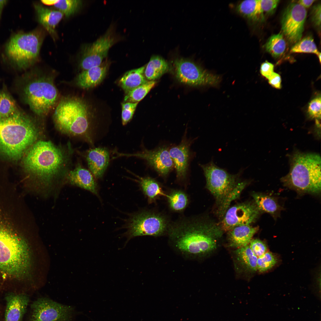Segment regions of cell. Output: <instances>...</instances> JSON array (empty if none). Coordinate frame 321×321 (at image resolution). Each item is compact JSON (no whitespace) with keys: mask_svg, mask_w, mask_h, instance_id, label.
Here are the masks:
<instances>
[{"mask_svg":"<svg viewBox=\"0 0 321 321\" xmlns=\"http://www.w3.org/2000/svg\"><path fill=\"white\" fill-rule=\"evenodd\" d=\"M223 232L219 224L207 218L182 217L171 222L168 233L180 251L196 255L214 250Z\"/></svg>","mask_w":321,"mask_h":321,"instance_id":"cell-1","label":"cell"},{"mask_svg":"<svg viewBox=\"0 0 321 321\" xmlns=\"http://www.w3.org/2000/svg\"><path fill=\"white\" fill-rule=\"evenodd\" d=\"M68 159L61 148L50 141L40 140L28 151L23 165L38 190H48L59 180L66 178Z\"/></svg>","mask_w":321,"mask_h":321,"instance_id":"cell-2","label":"cell"},{"mask_svg":"<svg viewBox=\"0 0 321 321\" xmlns=\"http://www.w3.org/2000/svg\"><path fill=\"white\" fill-rule=\"evenodd\" d=\"M89 104L76 96L63 98L57 105L53 119L62 133L80 137L93 146L95 134V117Z\"/></svg>","mask_w":321,"mask_h":321,"instance_id":"cell-3","label":"cell"},{"mask_svg":"<svg viewBox=\"0 0 321 321\" xmlns=\"http://www.w3.org/2000/svg\"><path fill=\"white\" fill-rule=\"evenodd\" d=\"M39 131L31 117L19 109L0 117V151L11 158L20 157L35 142Z\"/></svg>","mask_w":321,"mask_h":321,"instance_id":"cell-4","label":"cell"},{"mask_svg":"<svg viewBox=\"0 0 321 321\" xmlns=\"http://www.w3.org/2000/svg\"><path fill=\"white\" fill-rule=\"evenodd\" d=\"M8 221L0 217V271L22 278L29 273L30 269L29 248Z\"/></svg>","mask_w":321,"mask_h":321,"instance_id":"cell-5","label":"cell"},{"mask_svg":"<svg viewBox=\"0 0 321 321\" xmlns=\"http://www.w3.org/2000/svg\"><path fill=\"white\" fill-rule=\"evenodd\" d=\"M321 162L318 154L297 152L292 157L289 173L281 181L298 193L318 194L321 190Z\"/></svg>","mask_w":321,"mask_h":321,"instance_id":"cell-6","label":"cell"},{"mask_svg":"<svg viewBox=\"0 0 321 321\" xmlns=\"http://www.w3.org/2000/svg\"><path fill=\"white\" fill-rule=\"evenodd\" d=\"M200 165L205 178L206 188L215 198L218 207V213L223 217L231 202L240 195L247 182L239 181L242 171L237 174H230L212 160Z\"/></svg>","mask_w":321,"mask_h":321,"instance_id":"cell-7","label":"cell"},{"mask_svg":"<svg viewBox=\"0 0 321 321\" xmlns=\"http://www.w3.org/2000/svg\"><path fill=\"white\" fill-rule=\"evenodd\" d=\"M35 74L24 87V99L34 113L44 117L57 104L58 91L52 76L40 72Z\"/></svg>","mask_w":321,"mask_h":321,"instance_id":"cell-8","label":"cell"},{"mask_svg":"<svg viewBox=\"0 0 321 321\" xmlns=\"http://www.w3.org/2000/svg\"><path fill=\"white\" fill-rule=\"evenodd\" d=\"M43 39L40 32L36 30L15 34L6 43L4 54L14 65L27 68L38 60Z\"/></svg>","mask_w":321,"mask_h":321,"instance_id":"cell-9","label":"cell"},{"mask_svg":"<svg viewBox=\"0 0 321 321\" xmlns=\"http://www.w3.org/2000/svg\"><path fill=\"white\" fill-rule=\"evenodd\" d=\"M171 221L168 217L153 210H144L134 214L127 221L124 235L128 241L135 237L158 236L168 233Z\"/></svg>","mask_w":321,"mask_h":321,"instance_id":"cell-10","label":"cell"},{"mask_svg":"<svg viewBox=\"0 0 321 321\" xmlns=\"http://www.w3.org/2000/svg\"><path fill=\"white\" fill-rule=\"evenodd\" d=\"M174 74L180 82L194 86H216L220 77L204 70L190 60L182 58L174 61Z\"/></svg>","mask_w":321,"mask_h":321,"instance_id":"cell-11","label":"cell"},{"mask_svg":"<svg viewBox=\"0 0 321 321\" xmlns=\"http://www.w3.org/2000/svg\"><path fill=\"white\" fill-rule=\"evenodd\" d=\"M119 40L114 26L111 25L95 42L85 45L79 66L82 71L100 65L107 57L110 48Z\"/></svg>","mask_w":321,"mask_h":321,"instance_id":"cell-12","label":"cell"},{"mask_svg":"<svg viewBox=\"0 0 321 321\" xmlns=\"http://www.w3.org/2000/svg\"><path fill=\"white\" fill-rule=\"evenodd\" d=\"M30 308L28 321H67L72 313L70 307L45 298L34 301Z\"/></svg>","mask_w":321,"mask_h":321,"instance_id":"cell-13","label":"cell"},{"mask_svg":"<svg viewBox=\"0 0 321 321\" xmlns=\"http://www.w3.org/2000/svg\"><path fill=\"white\" fill-rule=\"evenodd\" d=\"M306 16V9L298 3L290 4L284 11L281 29L290 43L295 44L301 39Z\"/></svg>","mask_w":321,"mask_h":321,"instance_id":"cell-14","label":"cell"},{"mask_svg":"<svg viewBox=\"0 0 321 321\" xmlns=\"http://www.w3.org/2000/svg\"><path fill=\"white\" fill-rule=\"evenodd\" d=\"M260 213L254 202L238 204L228 209L220 225L223 232H228L236 226L250 225L255 221Z\"/></svg>","mask_w":321,"mask_h":321,"instance_id":"cell-15","label":"cell"},{"mask_svg":"<svg viewBox=\"0 0 321 321\" xmlns=\"http://www.w3.org/2000/svg\"><path fill=\"white\" fill-rule=\"evenodd\" d=\"M118 157H135L145 160L147 164L163 177H166L172 169L174 164L170 156L168 148L163 146L155 149H144L142 151L134 153L127 154L115 152Z\"/></svg>","mask_w":321,"mask_h":321,"instance_id":"cell-16","label":"cell"},{"mask_svg":"<svg viewBox=\"0 0 321 321\" xmlns=\"http://www.w3.org/2000/svg\"><path fill=\"white\" fill-rule=\"evenodd\" d=\"M3 321H23L29 302L26 293L10 292L6 293Z\"/></svg>","mask_w":321,"mask_h":321,"instance_id":"cell-17","label":"cell"},{"mask_svg":"<svg viewBox=\"0 0 321 321\" xmlns=\"http://www.w3.org/2000/svg\"><path fill=\"white\" fill-rule=\"evenodd\" d=\"M185 135L181 142L169 150L176 171L177 180L183 182L186 179L191 157L190 147L193 141Z\"/></svg>","mask_w":321,"mask_h":321,"instance_id":"cell-18","label":"cell"},{"mask_svg":"<svg viewBox=\"0 0 321 321\" xmlns=\"http://www.w3.org/2000/svg\"><path fill=\"white\" fill-rule=\"evenodd\" d=\"M107 60L99 66L81 71L75 78L76 85L84 89L93 88L100 84L105 77L109 66Z\"/></svg>","mask_w":321,"mask_h":321,"instance_id":"cell-19","label":"cell"},{"mask_svg":"<svg viewBox=\"0 0 321 321\" xmlns=\"http://www.w3.org/2000/svg\"><path fill=\"white\" fill-rule=\"evenodd\" d=\"M86 158L88 167L94 177L98 179L102 178L109 164L108 151L102 147L91 149L86 152Z\"/></svg>","mask_w":321,"mask_h":321,"instance_id":"cell-20","label":"cell"},{"mask_svg":"<svg viewBox=\"0 0 321 321\" xmlns=\"http://www.w3.org/2000/svg\"><path fill=\"white\" fill-rule=\"evenodd\" d=\"M66 178L69 183L87 190L98 196L97 183L90 171L80 165L68 172Z\"/></svg>","mask_w":321,"mask_h":321,"instance_id":"cell-21","label":"cell"},{"mask_svg":"<svg viewBox=\"0 0 321 321\" xmlns=\"http://www.w3.org/2000/svg\"><path fill=\"white\" fill-rule=\"evenodd\" d=\"M258 230V227H253L250 225L234 227L228 232L229 246L238 249L249 245Z\"/></svg>","mask_w":321,"mask_h":321,"instance_id":"cell-22","label":"cell"},{"mask_svg":"<svg viewBox=\"0 0 321 321\" xmlns=\"http://www.w3.org/2000/svg\"><path fill=\"white\" fill-rule=\"evenodd\" d=\"M34 7L39 22L51 34H54L56 26L62 18L63 14L59 10H51L38 4H34Z\"/></svg>","mask_w":321,"mask_h":321,"instance_id":"cell-23","label":"cell"},{"mask_svg":"<svg viewBox=\"0 0 321 321\" xmlns=\"http://www.w3.org/2000/svg\"><path fill=\"white\" fill-rule=\"evenodd\" d=\"M135 176L137 179L135 180L139 183L149 203H155L162 196L166 197L167 194L164 192L160 183L155 179L150 177Z\"/></svg>","mask_w":321,"mask_h":321,"instance_id":"cell-24","label":"cell"},{"mask_svg":"<svg viewBox=\"0 0 321 321\" xmlns=\"http://www.w3.org/2000/svg\"><path fill=\"white\" fill-rule=\"evenodd\" d=\"M146 66L126 72L120 79L119 84L126 94L148 81L144 75Z\"/></svg>","mask_w":321,"mask_h":321,"instance_id":"cell-25","label":"cell"},{"mask_svg":"<svg viewBox=\"0 0 321 321\" xmlns=\"http://www.w3.org/2000/svg\"><path fill=\"white\" fill-rule=\"evenodd\" d=\"M168 62L162 57L153 55L146 66L144 75L148 81H155L159 78L169 70Z\"/></svg>","mask_w":321,"mask_h":321,"instance_id":"cell-26","label":"cell"},{"mask_svg":"<svg viewBox=\"0 0 321 321\" xmlns=\"http://www.w3.org/2000/svg\"><path fill=\"white\" fill-rule=\"evenodd\" d=\"M252 196L254 203L260 212L269 213L276 217L282 209L277 200L272 196L258 193H253Z\"/></svg>","mask_w":321,"mask_h":321,"instance_id":"cell-27","label":"cell"},{"mask_svg":"<svg viewBox=\"0 0 321 321\" xmlns=\"http://www.w3.org/2000/svg\"><path fill=\"white\" fill-rule=\"evenodd\" d=\"M236 10L240 15L250 20L258 21L264 19L260 0L243 1L237 6Z\"/></svg>","mask_w":321,"mask_h":321,"instance_id":"cell-28","label":"cell"},{"mask_svg":"<svg viewBox=\"0 0 321 321\" xmlns=\"http://www.w3.org/2000/svg\"><path fill=\"white\" fill-rule=\"evenodd\" d=\"M167 194L169 207L172 211L181 213L188 207L189 202V198L183 191L173 189Z\"/></svg>","mask_w":321,"mask_h":321,"instance_id":"cell-29","label":"cell"},{"mask_svg":"<svg viewBox=\"0 0 321 321\" xmlns=\"http://www.w3.org/2000/svg\"><path fill=\"white\" fill-rule=\"evenodd\" d=\"M235 254L238 261L246 269L251 271L257 270L258 257L253 253L249 245L237 249Z\"/></svg>","mask_w":321,"mask_h":321,"instance_id":"cell-30","label":"cell"},{"mask_svg":"<svg viewBox=\"0 0 321 321\" xmlns=\"http://www.w3.org/2000/svg\"><path fill=\"white\" fill-rule=\"evenodd\" d=\"M286 46L285 40L280 33L271 36L265 45L266 51L275 58L280 57L284 54Z\"/></svg>","mask_w":321,"mask_h":321,"instance_id":"cell-31","label":"cell"},{"mask_svg":"<svg viewBox=\"0 0 321 321\" xmlns=\"http://www.w3.org/2000/svg\"><path fill=\"white\" fill-rule=\"evenodd\" d=\"M155 81H148L126 94L124 99L125 102L139 103L141 100L155 86Z\"/></svg>","mask_w":321,"mask_h":321,"instance_id":"cell-32","label":"cell"},{"mask_svg":"<svg viewBox=\"0 0 321 321\" xmlns=\"http://www.w3.org/2000/svg\"><path fill=\"white\" fill-rule=\"evenodd\" d=\"M18 109L15 100L7 91L0 92V117L9 116Z\"/></svg>","mask_w":321,"mask_h":321,"instance_id":"cell-33","label":"cell"},{"mask_svg":"<svg viewBox=\"0 0 321 321\" xmlns=\"http://www.w3.org/2000/svg\"><path fill=\"white\" fill-rule=\"evenodd\" d=\"M290 52L313 53L317 56L320 53L311 36H306L295 44L291 48Z\"/></svg>","mask_w":321,"mask_h":321,"instance_id":"cell-34","label":"cell"},{"mask_svg":"<svg viewBox=\"0 0 321 321\" xmlns=\"http://www.w3.org/2000/svg\"><path fill=\"white\" fill-rule=\"evenodd\" d=\"M82 4V1L80 0H58L54 6L66 17H69L78 10Z\"/></svg>","mask_w":321,"mask_h":321,"instance_id":"cell-35","label":"cell"},{"mask_svg":"<svg viewBox=\"0 0 321 321\" xmlns=\"http://www.w3.org/2000/svg\"><path fill=\"white\" fill-rule=\"evenodd\" d=\"M277 262V259L275 255L270 252H267L258 257L257 270L261 272L266 271L273 267Z\"/></svg>","mask_w":321,"mask_h":321,"instance_id":"cell-36","label":"cell"},{"mask_svg":"<svg viewBox=\"0 0 321 321\" xmlns=\"http://www.w3.org/2000/svg\"><path fill=\"white\" fill-rule=\"evenodd\" d=\"M138 103L124 102L122 103V121L123 125L132 119Z\"/></svg>","mask_w":321,"mask_h":321,"instance_id":"cell-37","label":"cell"},{"mask_svg":"<svg viewBox=\"0 0 321 321\" xmlns=\"http://www.w3.org/2000/svg\"><path fill=\"white\" fill-rule=\"evenodd\" d=\"M309 116L312 118L320 119L321 118V97L318 96L309 103L308 108Z\"/></svg>","mask_w":321,"mask_h":321,"instance_id":"cell-38","label":"cell"},{"mask_svg":"<svg viewBox=\"0 0 321 321\" xmlns=\"http://www.w3.org/2000/svg\"><path fill=\"white\" fill-rule=\"evenodd\" d=\"M249 246L254 254L258 257L266 253L267 247L265 243L258 239H252Z\"/></svg>","mask_w":321,"mask_h":321,"instance_id":"cell-39","label":"cell"},{"mask_svg":"<svg viewBox=\"0 0 321 321\" xmlns=\"http://www.w3.org/2000/svg\"><path fill=\"white\" fill-rule=\"evenodd\" d=\"M262 10L264 14L270 15L275 10L280 1L278 0H260Z\"/></svg>","mask_w":321,"mask_h":321,"instance_id":"cell-40","label":"cell"},{"mask_svg":"<svg viewBox=\"0 0 321 321\" xmlns=\"http://www.w3.org/2000/svg\"><path fill=\"white\" fill-rule=\"evenodd\" d=\"M321 5H315L312 7L311 12L312 21L314 25L320 29L321 25Z\"/></svg>","mask_w":321,"mask_h":321,"instance_id":"cell-41","label":"cell"},{"mask_svg":"<svg viewBox=\"0 0 321 321\" xmlns=\"http://www.w3.org/2000/svg\"><path fill=\"white\" fill-rule=\"evenodd\" d=\"M274 68L273 64L266 61L261 66L260 73L262 76L268 79L274 72Z\"/></svg>","mask_w":321,"mask_h":321,"instance_id":"cell-42","label":"cell"},{"mask_svg":"<svg viewBox=\"0 0 321 321\" xmlns=\"http://www.w3.org/2000/svg\"><path fill=\"white\" fill-rule=\"evenodd\" d=\"M268 79L269 83L272 86L277 89L280 88L281 79L278 74L274 72Z\"/></svg>","mask_w":321,"mask_h":321,"instance_id":"cell-43","label":"cell"},{"mask_svg":"<svg viewBox=\"0 0 321 321\" xmlns=\"http://www.w3.org/2000/svg\"><path fill=\"white\" fill-rule=\"evenodd\" d=\"M315 1L314 0H300L298 3L306 8L310 7Z\"/></svg>","mask_w":321,"mask_h":321,"instance_id":"cell-44","label":"cell"},{"mask_svg":"<svg viewBox=\"0 0 321 321\" xmlns=\"http://www.w3.org/2000/svg\"><path fill=\"white\" fill-rule=\"evenodd\" d=\"M7 0H0V21L4 8L7 3Z\"/></svg>","mask_w":321,"mask_h":321,"instance_id":"cell-45","label":"cell"},{"mask_svg":"<svg viewBox=\"0 0 321 321\" xmlns=\"http://www.w3.org/2000/svg\"><path fill=\"white\" fill-rule=\"evenodd\" d=\"M58 0H42L41 1L44 4L48 5H54L55 3Z\"/></svg>","mask_w":321,"mask_h":321,"instance_id":"cell-46","label":"cell"},{"mask_svg":"<svg viewBox=\"0 0 321 321\" xmlns=\"http://www.w3.org/2000/svg\"><path fill=\"white\" fill-rule=\"evenodd\" d=\"M317 56H318V58H319V60L320 62H321V53H319V54L317 55Z\"/></svg>","mask_w":321,"mask_h":321,"instance_id":"cell-47","label":"cell"}]
</instances>
